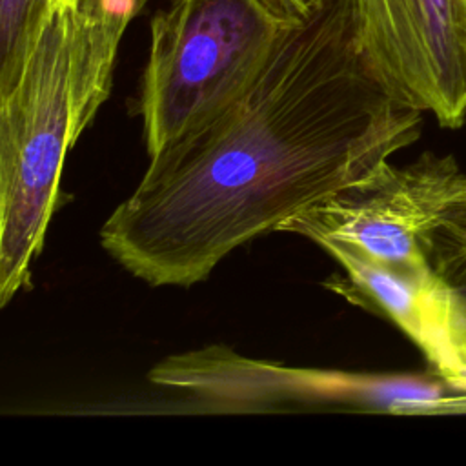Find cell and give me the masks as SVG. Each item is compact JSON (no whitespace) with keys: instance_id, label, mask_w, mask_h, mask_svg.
Returning <instances> with one entry per match:
<instances>
[{"instance_id":"cell-8","label":"cell","mask_w":466,"mask_h":466,"mask_svg":"<svg viewBox=\"0 0 466 466\" xmlns=\"http://www.w3.org/2000/svg\"><path fill=\"white\" fill-rule=\"evenodd\" d=\"M420 353L441 379L466 391V300L448 289L439 277Z\"/></svg>"},{"instance_id":"cell-12","label":"cell","mask_w":466,"mask_h":466,"mask_svg":"<svg viewBox=\"0 0 466 466\" xmlns=\"http://www.w3.org/2000/svg\"><path fill=\"white\" fill-rule=\"evenodd\" d=\"M82 0H58L60 7H69V9H78Z\"/></svg>"},{"instance_id":"cell-11","label":"cell","mask_w":466,"mask_h":466,"mask_svg":"<svg viewBox=\"0 0 466 466\" xmlns=\"http://www.w3.org/2000/svg\"><path fill=\"white\" fill-rule=\"evenodd\" d=\"M268 2L280 13L293 18L306 16L313 5V0H268Z\"/></svg>"},{"instance_id":"cell-4","label":"cell","mask_w":466,"mask_h":466,"mask_svg":"<svg viewBox=\"0 0 466 466\" xmlns=\"http://www.w3.org/2000/svg\"><path fill=\"white\" fill-rule=\"evenodd\" d=\"M147 379L177 391L195 408L217 413L406 411L424 404L420 388L402 377L286 366L246 357L222 344L169 355L149 370Z\"/></svg>"},{"instance_id":"cell-7","label":"cell","mask_w":466,"mask_h":466,"mask_svg":"<svg viewBox=\"0 0 466 466\" xmlns=\"http://www.w3.org/2000/svg\"><path fill=\"white\" fill-rule=\"evenodd\" d=\"M151 0H82L75 9V38L87 69L113 80L120 40Z\"/></svg>"},{"instance_id":"cell-1","label":"cell","mask_w":466,"mask_h":466,"mask_svg":"<svg viewBox=\"0 0 466 466\" xmlns=\"http://www.w3.org/2000/svg\"><path fill=\"white\" fill-rule=\"evenodd\" d=\"M422 115L377 78L344 2L313 0L237 100L149 157L100 244L149 286H193L415 142Z\"/></svg>"},{"instance_id":"cell-3","label":"cell","mask_w":466,"mask_h":466,"mask_svg":"<svg viewBox=\"0 0 466 466\" xmlns=\"http://www.w3.org/2000/svg\"><path fill=\"white\" fill-rule=\"evenodd\" d=\"M295 20L268 0H167L138 96L147 157L237 100Z\"/></svg>"},{"instance_id":"cell-5","label":"cell","mask_w":466,"mask_h":466,"mask_svg":"<svg viewBox=\"0 0 466 466\" xmlns=\"http://www.w3.org/2000/svg\"><path fill=\"white\" fill-rule=\"evenodd\" d=\"M461 175L451 155L428 151L404 167L384 160L286 220L279 231L317 246L339 242L391 266H430L428 237Z\"/></svg>"},{"instance_id":"cell-10","label":"cell","mask_w":466,"mask_h":466,"mask_svg":"<svg viewBox=\"0 0 466 466\" xmlns=\"http://www.w3.org/2000/svg\"><path fill=\"white\" fill-rule=\"evenodd\" d=\"M426 258L439 280L466 300V173L428 237Z\"/></svg>"},{"instance_id":"cell-9","label":"cell","mask_w":466,"mask_h":466,"mask_svg":"<svg viewBox=\"0 0 466 466\" xmlns=\"http://www.w3.org/2000/svg\"><path fill=\"white\" fill-rule=\"evenodd\" d=\"M58 0H0V96L20 80Z\"/></svg>"},{"instance_id":"cell-6","label":"cell","mask_w":466,"mask_h":466,"mask_svg":"<svg viewBox=\"0 0 466 466\" xmlns=\"http://www.w3.org/2000/svg\"><path fill=\"white\" fill-rule=\"evenodd\" d=\"M357 46L399 104L466 126V0H342Z\"/></svg>"},{"instance_id":"cell-2","label":"cell","mask_w":466,"mask_h":466,"mask_svg":"<svg viewBox=\"0 0 466 466\" xmlns=\"http://www.w3.org/2000/svg\"><path fill=\"white\" fill-rule=\"evenodd\" d=\"M75 9L56 7L18 84L0 96V306L29 284L60 204L67 151L86 131L75 82Z\"/></svg>"}]
</instances>
